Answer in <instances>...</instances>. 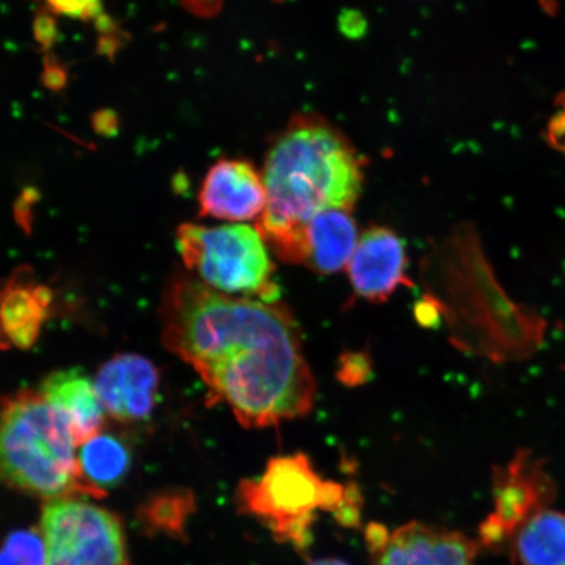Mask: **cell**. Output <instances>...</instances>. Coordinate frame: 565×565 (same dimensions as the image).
I'll return each instance as SVG.
<instances>
[{
    "label": "cell",
    "mask_w": 565,
    "mask_h": 565,
    "mask_svg": "<svg viewBox=\"0 0 565 565\" xmlns=\"http://www.w3.org/2000/svg\"><path fill=\"white\" fill-rule=\"evenodd\" d=\"M166 348L192 365L210 404L246 428L278 426L313 407L316 384L299 330L277 302L233 298L179 275L160 306Z\"/></svg>",
    "instance_id": "1"
},
{
    "label": "cell",
    "mask_w": 565,
    "mask_h": 565,
    "mask_svg": "<svg viewBox=\"0 0 565 565\" xmlns=\"http://www.w3.org/2000/svg\"><path fill=\"white\" fill-rule=\"evenodd\" d=\"M365 160L348 137L313 113L291 118L266 153L267 194L256 228L282 263L306 265L309 223L321 212L352 210Z\"/></svg>",
    "instance_id": "2"
},
{
    "label": "cell",
    "mask_w": 565,
    "mask_h": 565,
    "mask_svg": "<svg viewBox=\"0 0 565 565\" xmlns=\"http://www.w3.org/2000/svg\"><path fill=\"white\" fill-rule=\"evenodd\" d=\"M65 420L40 392L19 391L0 402V482L45 501L102 499L82 476Z\"/></svg>",
    "instance_id": "3"
},
{
    "label": "cell",
    "mask_w": 565,
    "mask_h": 565,
    "mask_svg": "<svg viewBox=\"0 0 565 565\" xmlns=\"http://www.w3.org/2000/svg\"><path fill=\"white\" fill-rule=\"evenodd\" d=\"M350 486L324 480L306 455L271 459L259 478L238 484V511L270 530L278 542L306 553L313 541L318 512L335 515L348 499Z\"/></svg>",
    "instance_id": "4"
},
{
    "label": "cell",
    "mask_w": 565,
    "mask_h": 565,
    "mask_svg": "<svg viewBox=\"0 0 565 565\" xmlns=\"http://www.w3.org/2000/svg\"><path fill=\"white\" fill-rule=\"evenodd\" d=\"M177 247L189 270L215 291L265 302L278 300L274 265L257 228L182 224L177 231Z\"/></svg>",
    "instance_id": "5"
},
{
    "label": "cell",
    "mask_w": 565,
    "mask_h": 565,
    "mask_svg": "<svg viewBox=\"0 0 565 565\" xmlns=\"http://www.w3.org/2000/svg\"><path fill=\"white\" fill-rule=\"evenodd\" d=\"M466 249V309L478 329L480 350L493 362L532 358L545 342L546 321L534 309L508 298L470 231Z\"/></svg>",
    "instance_id": "6"
},
{
    "label": "cell",
    "mask_w": 565,
    "mask_h": 565,
    "mask_svg": "<svg viewBox=\"0 0 565 565\" xmlns=\"http://www.w3.org/2000/svg\"><path fill=\"white\" fill-rule=\"evenodd\" d=\"M45 565H131L121 519L82 498L45 501Z\"/></svg>",
    "instance_id": "7"
},
{
    "label": "cell",
    "mask_w": 565,
    "mask_h": 565,
    "mask_svg": "<svg viewBox=\"0 0 565 565\" xmlns=\"http://www.w3.org/2000/svg\"><path fill=\"white\" fill-rule=\"evenodd\" d=\"M545 459L521 449L512 461L494 466L492 472V511L480 524V550L507 554L519 530L536 513L553 507L557 487L545 468Z\"/></svg>",
    "instance_id": "8"
},
{
    "label": "cell",
    "mask_w": 565,
    "mask_h": 565,
    "mask_svg": "<svg viewBox=\"0 0 565 565\" xmlns=\"http://www.w3.org/2000/svg\"><path fill=\"white\" fill-rule=\"evenodd\" d=\"M373 565H477L476 539L458 530L408 522L388 532L371 524L365 532Z\"/></svg>",
    "instance_id": "9"
},
{
    "label": "cell",
    "mask_w": 565,
    "mask_h": 565,
    "mask_svg": "<svg viewBox=\"0 0 565 565\" xmlns=\"http://www.w3.org/2000/svg\"><path fill=\"white\" fill-rule=\"evenodd\" d=\"M198 200L204 217L258 221L267 203L263 172L243 159H221L204 177Z\"/></svg>",
    "instance_id": "10"
},
{
    "label": "cell",
    "mask_w": 565,
    "mask_h": 565,
    "mask_svg": "<svg viewBox=\"0 0 565 565\" xmlns=\"http://www.w3.org/2000/svg\"><path fill=\"white\" fill-rule=\"evenodd\" d=\"M159 371L150 360L122 353L98 370L95 387L111 418L132 423L150 418L159 391Z\"/></svg>",
    "instance_id": "11"
},
{
    "label": "cell",
    "mask_w": 565,
    "mask_h": 565,
    "mask_svg": "<svg viewBox=\"0 0 565 565\" xmlns=\"http://www.w3.org/2000/svg\"><path fill=\"white\" fill-rule=\"evenodd\" d=\"M406 247L392 230L373 227L359 237L349 264L353 289L372 302H384L401 286H412L407 277Z\"/></svg>",
    "instance_id": "12"
},
{
    "label": "cell",
    "mask_w": 565,
    "mask_h": 565,
    "mask_svg": "<svg viewBox=\"0 0 565 565\" xmlns=\"http://www.w3.org/2000/svg\"><path fill=\"white\" fill-rule=\"evenodd\" d=\"M53 292L20 268L0 288V348L31 349L51 315Z\"/></svg>",
    "instance_id": "13"
},
{
    "label": "cell",
    "mask_w": 565,
    "mask_h": 565,
    "mask_svg": "<svg viewBox=\"0 0 565 565\" xmlns=\"http://www.w3.org/2000/svg\"><path fill=\"white\" fill-rule=\"evenodd\" d=\"M49 405L66 422L76 445L102 434L105 408L95 383L75 370L54 372L39 391Z\"/></svg>",
    "instance_id": "14"
},
{
    "label": "cell",
    "mask_w": 565,
    "mask_h": 565,
    "mask_svg": "<svg viewBox=\"0 0 565 565\" xmlns=\"http://www.w3.org/2000/svg\"><path fill=\"white\" fill-rule=\"evenodd\" d=\"M358 243V227L352 210L323 211L309 223L306 266L316 273H339L350 264Z\"/></svg>",
    "instance_id": "15"
},
{
    "label": "cell",
    "mask_w": 565,
    "mask_h": 565,
    "mask_svg": "<svg viewBox=\"0 0 565 565\" xmlns=\"http://www.w3.org/2000/svg\"><path fill=\"white\" fill-rule=\"evenodd\" d=\"M507 555L513 565H565V512L536 513L514 534Z\"/></svg>",
    "instance_id": "16"
},
{
    "label": "cell",
    "mask_w": 565,
    "mask_h": 565,
    "mask_svg": "<svg viewBox=\"0 0 565 565\" xmlns=\"http://www.w3.org/2000/svg\"><path fill=\"white\" fill-rule=\"evenodd\" d=\"M77 458L86 482L104 492V487L122 482L131 465L126 443L113 435L100 434L83 444Z\"/></svg>",
    "instance_id": "17"
},
{
    "label": "cell",
    "mask_w": 565,
    "mask_h": 565,
    "mask_svg": "<svg viewBox=\"0 0 565 565\" xmlns=\"http://www.w3.org/2000/svg\"><path fill=\"white\" fill-rule=\"evenodd\" d=\"M195 512L193 492L169 489L151 494L140 505L138 518L148 534L185 535L190 515Z\"/></svg>",
    "instance_id": "18"
},
{
    "label": "cell",
    "mask_w": 565,
    "mask_h": 565,
    "mask_svg": "<svg viewBox=\"0 0 565 565\" xmlns=\"http://www.w3.org/2000/svg\"><path fill=\"white\" fill-rule=\"evenodd\" d=\"M0 565H45V545L38 530L13 533L0 547Z\"/></svg>",
    "instance_id": "19"
},
{
    "label": "cell",
    "mask_w": 565,
    "mask_h": 565,
    "mask_svg": "<svg viewBox=\"0 0 565 565\" xmlns=\"http://www.w3.org/2000/svg\"><path fill=\"white\" fill-rule=\"evenodd\" d=\"M51 10L71 19H94L102 11V0H46Z\"/></svg>",
    "instance_id": "20"
},
{
    "label": "cell",
    "mask_w": 565,
    "mask_h": 565,
    "mask_svg": "<svg viewBox=\"0 0 565 565\" xmlns=\"http://www.w3.org/2000/svg\"><path fill=\"white\" fill-rule=\"evenodd\" d=\"M224 0H181L185 9L200 18L215 17L222 10Z\"/></svg>",
    "instance_id": "21"
},
{
    "label": "cell",
    "mask_w": 565,
    "mask_h": 565,
    "mask_svg": "<svg viewBox=\"0 0 565 565\" xmlns=\"http://www.w3.org/2000/svg\"><path fill=\"white\" fill-rule=\"evenodd\" d=\"M307 565H350L341 559H337V557H320V559H316L309 562Z\"/></svg>",
    "instance_id": "22"
}]
</instances>
